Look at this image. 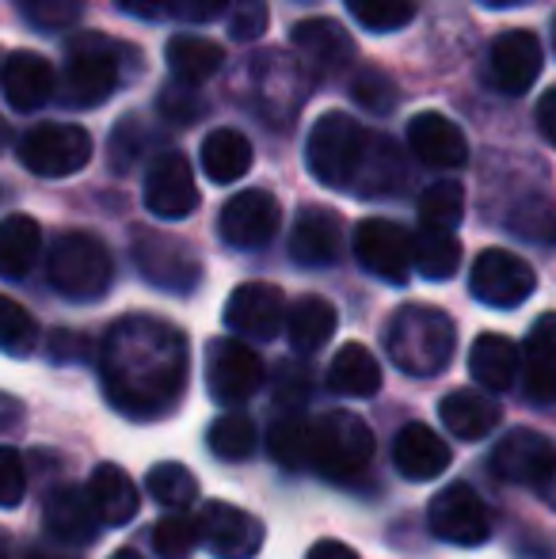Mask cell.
I'll return each instance as SVG.
<instances>
[{
    "label": "cell",
    "instance_id": "obj_1",
    "mask_svg": "<svg viewBox=\"0 0 556 559\" xmlns=\"http://www.w3.org/2000/svg\"><path fill=\"white\" fill-rule=\"evenodd\" d=\"M99 377L111 407L130 419L176 412L187 389V338L156 317H122L99 343Z\"/></svg>",
    "mask_w": 556,
    "mask_h": 559
},
{
    "label": "cell",
    "instance_id": "obj_2",
    "mask_svg": "<svg viewBox=\"0 0 556 559\" xmlns=\"http://www.w3.org/2000/svg\"><path fill=\"white\" fill-rule=\"evenodd\" d=\"M386 350L397 369L412 377H435L458 350L453 320L430 305H404L386 328Z\"/></svg>",
    "mask_w": 556,
    "mask_h": 559
},
{
    "label": "cell",
    "instance_id": "obj_3",
    "mask_svg": "<svg viewBox=\"0 0 556 559\" xmlns=\"http://www.w3.org/2000/svg\"><path fill=\"white\" fill-rule=\"evenodd\" d=\"M309 464L332 484H355L374 464V430L355 412L309 419Z\"/></svg>",
    "mask_w": 556,
    "mask_h": 559
},
{
    "label": "cell",
    "instance_id": "obj_4",
    "mask_svg": "<svg viewBox=\"0 0 556 559\" xmlns=\"http://www.w3.org/2000/svg\"><path fill=\"white\" fill-rule=\"evenodd\" d=\"M370 133L343 111H328L312 122L309 141H305V164H309L312 179L324 187H355L358 171L370 153Z\"/></svg>",
    "mask_w": 556,
    "mask_h": 559
},
{
    "label": "cell",
    "instance_id": "obj_5",
    "mask_svg": "<svg viewBox=\"0 0 556 559\" xmlns=\"http://www.w3.org/2000/svg\"><path fill=\"white\" fill-rule=\"evenodd\" d=\"M46 278L69 301H96L111 289L115 263L104 240L92 233H66L50 248L46 259Z\"/></svg>",
    "mask_w": 556,
    "mask_h": 559
},
{
    "label": "cell",
    "instance_id": "obj_6",
    "mask_svg": "<svg viewBox=\"0 0 556 559\" xmlns=\"http://www.w3.org/2000/svg\"><path fill=\"white\" fill-rule=\"evenodd\" d=\"M119 61L122 46H115L107 35H76L66 53V76H61V99L76 111L107 104L119 88Z\"/></svg>",
    "mask_w": 556,
    "mask_h": 559
},
{
    "label": "cell",
    "instance_id": "obj_7",
    "mask_svg": "<svg viewBox=\"0 0 556 559\" xmlns=\"http://www.w3.org/2000/svg\"><path fill=\"white\" fill-rule=\"evenodd\" d=\"M130 255L141 278L164 294H191L202 282V259L187 240L156 228H134L130 236Z\"/></svg>",
    "mask_w": 556,
    "mask_h": 559
},
{
    "label": "cell",
    "instance_id": "obj_8",
    "mask_svg": "<svg viewBox=\"0 0 556 559\" xmlns=\"http://www.w3.org/2000/svg\"><path fill=\"white\" fill-rule=\"evenodd\" d=\"M15 156H20V164L31 176L66 179V176H76L81 168H88L92 138L84 126H73V122H38L20 138Z\"/></svg>",
    "mask_w": 556,
    "mask_h": 559
},
{
    "label": "cell",
    "instance_id": "obj_9",
    "mask_svg": "<svg viewBox=\"0 0 556 559\" xmlns=\"http://www.w3.org/2000/svg\"><path fill=\"white\" fill-rule=\"evenodd\" d=\"M537 289L534 266L507 248H488L476 255L469 271V294L488 309H519Z\"/></svg>",
    "mask_w": 556,
    "mask_h": 559
},
{
    "label": "cell",
    "instance_id": "obj_10",
    "mask_svg": "<svg viewBox=\"0 0 556 559\" xmlns=\"http://www.w3.org/2000/svg\"><path fill=\"white\" fill-rule=\"evenodd\" d=\"M263 358L245 338H214L206 350V389L222 407H240L260 392Z\"/></svg>",
    "mask_w": 556,
    "mask_h": 559
},
{
    "label": "cell",
    "instance_id": "obj_11",
    "mask_svg": "<svg viewBox=\"0 0 556 559\" xmlns=\"http://www.w3.org/2000/svg\"><path fill=\"white\" fill-rule=\"evenodd\" d=\"M427 525L438 540L461 548H481L492 537V518L484 499L469 484H450L430 499Z\"/></svg>",
    "mask_w": 556,
    "mask_h": 559
},
{
    "label": "cell",
    "instance_id": "obj_12",
    "mask_svg": "<svg viewBox=\"0 0 556 559\" xmlns=\"http://www.w3.org/2000/svg\"><path fill=\"white\" fill-rule=\"evenodd\" d=\"M355 255L374 278L389 282V286H404L409 274L416 271L412 259V233L386 217H366L355 228Z\"/></svg>",
    "mask_w": 556,
    "mask_h": 559
},
{
    "label": "cell",
    "instance_id": "obj_13",
    "mask_svg": "<svg viewBox=\"0 0 556 559\" xmlns=\"http://www.w3.org/2000/svg\"><path fill=\"white\" fill-rule=\"evenodd\" d=\"M217 233L229 248L252 251L263 248V243L275 240L279 233V202L271 191L263 187H248V191H237L217 214Z\"/></svg>",
    "mask_w": 556,
    "mask_h": 559
},
{
    "label": "cell",
    "instance_id": "obj_14",
    "mask_svg": "<svg viewBox=\"0 0 556 559\" xmlns=\"http://www.w3.org/2000/svg\"><path fill=\"white\" fill-rule=\"evenodd\" d=\"M199 533H202V545L217 559H252L263 548V537H268L260 518L217 499L202 507Z\"/></svg>",
    "mask_w": 556,
    "mask_h": 559
},
{
    "label": "cell",
    "instance_id": "obj_15",
    "mask_svg": "<svg viewBox=\"0 0 556 559\" xmlns=\"http://www.w3.org/2000/svg\"><path fill=\"white\" fill-rule=\"evenodd\" d=\"M225 324L240 338H275L286 328V294L271 282H245L225 301Z\"/></svg>",
    "mask_w": 556,
    "mask_h": 559
},
{
    "label": "cell",
    "instance_id": "obj_16",
    "mask_svg": "<svg viewBox=\"0 0 556 559\" xmlns=\"http://www.w3.org/2000/svg\"><path fill=\"white\" fill-rule=\"evenodd\" d=\"M145 210L153 217H168V222H179V217L194 214L199 210V187H194V171L187 164L184 153H164L149 164L145 176Z\"/></svg>",
    "mask_w": 556,
    "mask_h": 559
},
{
    "label": "cell",
    "instance_id": "obj_17",
    "mask_svg": "<svg viewBox=\"0 0 556 559\" xmlns=\"http://www.w3.org/2000/svg\"><path fill=\"white\" fill-rule=\"evenodd\" d=\"M294 50L301 58V66L309 69L312 76L328 81V76H340L343 69L355 66V38L347 35V27L328 15H317V20H305L294 27Z\"/></svg>",
    "mask_w": 556,
    "mask_h": 559
},
{
    "label": "cell",
    "instance_id": "obj_18",
    "mask_svg": "<svg viewBox=\"0 0 556 559\" xmlns=\"http://www.w3.org/2000/svg\"><path fill=\"white\" fill-rule=\"evenodd\" d=\"M542 43H537L534 31L514 27L492 43L488 66H492V84H496L504 96H522V92L534 88L537 73H542Z\"/></svg>",
    "mask_w": 556,
    "mask_h": 559
},
{
    "label": "cell",
    "instance_id": "obj_19",
    "mask_svg": "<svg viewBox=\"0 0 556 559\" xmlns=\"http://www.w3.org/2000/svg\"><path fill=\"white\" fill-rule=\"evenodd\" d=\"M556 464V449L545 435L537 430H511V435L499 438L496 453H492V472H496L504 484H522L537 487L549 468Z\"/></svg>",
    "mask_w": 556,
    "mask_h": 559
},
{
    "label": "cell",
    "instance_id": "obj_20",
    "mask_svg": "<svg viewBox=\"0 0 556 559\" xmlns=\"http://www.w3.org/2000/svg\"><path fill=\"white\" fill-rule=\"evenodd\" d=\"M409 148L416 153L427 168L438 171H458L469 160V141L461 133V126H453L446 115L438 111H419L409 122Z\"/></svg>",
    "mask_w": 556,
    "mask_h": 559
},
{
    "label": "cell",
    "instance_id": "obj_21",
    "mask_svg": "<svg viewBox=\"0 0 556 559\" xmlns=\"http://www.w3.org/2000/svg\"><path fill=\"white\" fill-rule=\"evenodd\" d=\"M43 525L58 545H88L99 533V514L88 499V487H54L43 502Z\"/></svg>",
    "mask_w": 556,
    "mask_h": 559
},
{
    "label": "cell",
    "instance_id": "obj_22",
    "mask_svg": "<svg viewBox=\"0 0 556 559\" xmlns=\"http://www.w3.org/2000/svg\"><path fill=\"white\" fill-rule=\"evenodd\" d=\"M54 84H58V76H54V66L43 58V53L15 50L4 58V69H0V88H4V99L12 104V111L35 115L38 107L50 104Z\"/></svg>",
    "mask_w": 556,
    "mask_h": 559
},
{
    "label": "cell",
    "instance_id": "obj_23",
    "mask_svg": "<svg viewBox=\"0 0 556 559\" xmlns=\"http://www.w3.org/2000/svg\"><path fill=\"white\" fill-rule=\"evenodd\" d=\"M343 222L328 206H305L289 233V259L297 266H328L340 259Z\"/></svg>",
    "mask_w": 556,
    "mask_h": 559
},
{
    "label": "cell",
    "instance_id": "obj_24",
    "mask_svg": "<svg viewBox=\"0 0 556 559\" xmlns=\"http://www.w3.org/2000/svg\"><path fill=\"white\" fill-rule=\"evenodd\" d=\"M522 392L534 404H556V312L537 317L522 346Z\"/></svg>",
    "mask_w": 556,
    "mask_h": 559
},
{
    "label": "cell",
    "instance_id": "obj_25",
    "mask_svg": "<svg viewBox=\"0 0 556 559\" xmlns=\"http://www.w3.org/2000/svg\"><path fill=\"white\" fill-rule=\"evenodd\" d=\"M522 350L499 332H484L469 346V373L484 392H507L519 381Z\"/></svg>",
    "mask_w": 556,
    "mask_h": 559
},
{
    "label": "cell",
    "instance_id": "obj_26",
    "mask_svg": "<svg viewBox=\"0 0 556 559\" xmlns=\"http://www.w3.org/2000/svg\"><path fill=\"white\" fill-rule=\"evenodd\" d=\"M450 461H453L450 445H446L430 427H423V423H409V427L397 435L393 464L401 468V476L416 479V484L442 476V472L450 468Z\"/></svg>",
    "mask_w": 556,
    "mask_h": 559
},
{
    "label": "cell",
    "instance_id": "obj_27",
    "mask_svg": "<svg viewBox=\"0 0 556 559\" xmlns=\"http://www.w3.org/2000/svg\"><path fill=\"white\" fill-rule=\"evenodd\" d=\"M499 415L504 412H499L496 400L476 389L450 392V396H442V404H438L442 427L450 430L453 438H461V442H481V438H488L492 430L499 427Z\"/></svg>",
    "mask_w": 556,
    "mask_h": 559
},
{
    "label": "cell",
    "instance_id": "obj_28",
    "mask_svg": "<svg viewBox=\"0 0 556 559\" xmlns=\"http://www.w3.org/2000/svg\"><path fill=\"white\" fill-rule=\"evenodd\" d=\"M88 499H92V507H96L99 522H104L107 530H119V525H127L130 518L138 514L134 479H130L127 472H122L119 464H111V461H104V464H96V468H92Z\"/></svg>",
    "mask_w": 556,
    "mask_h": 559
},
{
    "label": "cell",
    "instance_id": "obj_29",
    "mask_svg": "<svg viewBox=\"0 0 556 559\" xmlns=\"http://www.w3.org/2000/svg\"><path fill=\"white\" fill-rule=\"evenodd\" d=\"M199 160H202L206 179H214V183H222V187L240 183V179L252 171V141H248L240 130L222 126V130L206 133Z\"/></svg>",
    "mask_w": 556,
    "mask_h": 559
},
{
    "label": "cell",
    "instance_id": "obj_30",
    "mask_svg": "<svg viewBox=\"0 0 556 559\" xmlns=\"http://www.w3.org/2000/svg\"><path fill=\"white\" fill-rule=\"evenodd\" d=\"M328 389L351 400H370L381 389V366L363 343H343L328 366Z\"/></svg>",
    "mask_w": 556,
    "mask_h": 559
},
{
    "label": "cell",
    "instance_id": "obj_31",
    "mask_svg": "<svg viewBox=\"0 0 556 559\" xmlns=\"http://www.w3.org/2000/svg\"><path fill=\"white\" fill-rule=\"evenodd\" d=\"M335 335V309L324 297H301L294 309H286V338L297 354H317Z\"/></svg>",
    "mask_w": 556,
    "mask_h": 559
},
{
    "label": "cell",
    "instance_id": "obj_32",
    "mask_svg": "<svg viewBox=\"0 0 556 559\" xmlns=\"http://www.w3.org/2000/svg\"><path fill=\"white\" fill-rule=\"evenodd\" d=\"M43 251V228L35 217L12 214L0 222V278H23Z\"/></svg>",
    "mask_w": 556,
    "mask_h": 559
},
{
    "label": "cell",
    "instance_id": "obj_33",
    "mask_svg": "<svg viewBox=\"0 0 556 559\" xmlns=\"http://www.w3.org/2000/svg\"><path fill=\"white\" fill-rule=\"evenodd\" d=\"M164 58L171 66V76H179L187 84L210 81L225 66V50L202 35H171L168 46H164Z\"/></svg>",
    "mask_w": 556,
    "mask_h": 559
},
{
    "label": "cell",
    "instance_id": "obj_34",
    "mask_svg": "<svg viewBox=\"0 0 556 559\" xmlns=\"http://www.w3.org/2000/svg\"><path fill=\"white\" fill-rule=\"evenodd\" d=\"M412 259H416V271L430 282H450L461 266V243L450 228H427L423 225L412 236Z\"/></svg>",
    "mask_w": 556,
    "mask_h": 559
},
{
    "label": "cell",
    "instance_id": "obj_35",
    "mask_svg": "<svg viewBox=\"0 0 556 559\" xmlns=\"http://www.w3.org/2000/svg\"><path fill=\"white\" fill-rule=\"evenodd\" d=\"M271 456L289 472L309 468V419L301 415V407H286V415L275 419V427H271Z\"/></svg>",
    "mask_w": 556,
    "mask_h": 559
},
{
    "label": "cell",
    "instance_id": "obj_36",
    "mask_svg": "<svg viewBox=\"0 0 556 559\" xmlns=\"http://www.w3.org/2000/svg\"><path fill=\"white\" fill-rule=\"evenodd\" d=\"M145 487H149V495L168 510H187L194 499H199V476L179 461L153 464Z\"/></svg>",
    "mask_w": 556,
    "mask_h": 559
},
{
    "label": "cell",
    "instance_id": "obj_37",
    "mask_svg": "<svg viewBox=\"0 0 556 559\" xmlns=\"http://www.w3.org/2000/svg\"><path fill=\"white\" fill-rule=\"evenodd\" d=\"M206 442H210V453L222 456V461H248L256 453V423L252 415H240V412H229L206 430Z\"/></svg>",
    "mask_w": 556,
    "mask_h": 559
},
{
    "label": "cell",
    "instance_id": "obj_38",
    "mask_svg": "<svg viewBox=\"0 0 556 559\" xmlns=\"http://www.w3.org/2000/svg\"><path fill=\"white\" fill-rule=\"evenodd\" d=\"M465 214V191L458 179H438L419 194V225L427 228H458Z\"/></svg>",
    "mask_w": 556,
    "mask_h": 559
},
{
    "label": "cell",
    "instance_id": "obj_39",
    "mask_svg": "<svg viewBox=\"0 0 556 559\" xmlns=\"http://www.w3.org/2000/svg\"><path fill=\"white\" fill-rule=\"evenodd\" d=\"M507 228H511L514 236H522V240L553 248L556 243V202H549L545 194H530V199H522L519 206L511 210Z\"/></svg>",
    "mask_w": 556,
    "mask_h": 559
},
{
    "label": "cell",
    "instance_id": "obj_40",
    "mask_svg": "<svg viewBox=\"0 0 556 559\" xmlns=\"http://www.w3.org/2000/svg\"><path fill=\"white\" fill-rule=\"evenodd\" d=\"M401 179H404V168H401V156H397L393 141L374 138L363 171H358L363 194H389L393 187H401Z\"/></svg>",
    "mask_w": 556,
    "mask_h": 559
},
{
    "label": "cell",
    "instance_id": "obj_41",
    "mask_svg": "<svg viewBox=\"0 0 556 559\" xmlns=\"http://www.w3.org/2000/svg\"><path fill=\"white\" fill-rule=\"evenodd\" d=\"M38 346V324L20 301L0 294V350L12 358H27Z\"/></svg>",
    "mask_w": 556,
    "mask_h": 559
},
{
    "label": "cell",
    "instance_id": "obj_42",
    "mask_svg": "<svg viewBox=\"0 0 556 559\" xmlns=\"http://www.w3.org/2000/svg\"><path fill=\"white\" fill-rule=\"evenodd\" d=\"M199 545H202L199 518L168 514L164 522H156V530H153V552H156V559H191Z\"/></svg>",
    "mask_w": 556,
    "mask_h": 559
},
{
    "label": "cell",
    "instance_id": "obj_43",
    "mask_svg": "<svg viewBox=\"0 0 556 559\" xmlns=\"http://www.w3.org/2000/svg\"><path fill=\"white\" fill-rule=\"evenodd\" d=\"M347 8L366 31H378V35L409 27L412 15H416L412 0H347Z\"/></svg>",
    "mask_w": 556,
    "mask_h": 559
},
{
    "label": "cell",
    "instance_id": "obj_44",
    "mask_svg": "<svg viewBox=\"0 0 556 559\" xmlns=\"http://www.w3.org/2000/svg\"><path fill=\"white\" fill-rule=\"evenodd\" d=\"M351 96H355V104L358 107H366L370 115H389L397 107V84L389 81L381 69H374V66H363L355 76H351Z\"/></svg>",
    "mask_w": 556,
    "mask_h": 559
},
{
    "label": "cell",
    "instance_id": "obj_45",
    "mask_svg": "<svg viewBox=\"0 0 556 559\" xmlns=\"http://www.w3.org/2000/svg\"><path fill=\"white\" fill-rule=\"evenodd\" d=\"M156 111H161L164 122H171V126H191L206 115V104H202V96L194 92V84H187L176 76V81L164 84L161 96H156Z\"/></svg>",
    "mask_w": 556,
    "mask_h": 559
},
{
    "label": "cell",
    "instance_id": "obj_46",
    "mask_svg": "<svg viewBox=\"0 0 556 559\" xmlns=\"http://www.w3.org/2000/svg\"><path fill=\"white\" fill-rule=\"evenodd\" d=\"M20 15L38 31H66L81 20L84 0H15Z\"/></svg>",
    "mask_w": 556,
    "mask_h": 559
},
{
    "label": "cell",
    "instance_id": "obj_47",
    "mask_svg": "<svg viewBox=\"0 0 556 559\" xmlns=\"http://www.w3.org/2000/svg\"><path fill=\"white\" fill-rule=\"evenodd\" d=\"M268 0H229L225 4V27L237 43H256L268 31Z\"/></svg>",
    "mask_w": 556,
    "mask_h": 559
},
{
    "label": "cell",
    "instance_id": "obj_48",
    "mask_svg": "<svg viewBox=\"0 0 556 559\" xmlns=\"http://www.w3.org/2000/svg\"><path fill=\"white\" fill-rule=\"evenodd\" d=\"M27 495V468H23V456L12 445H0V507L12 510Z\"/></svg>",
    "mask_w": 556,
    "mask_h": 559
},
{
    "label": "cell",
    "instance_id": "obj_49",
    "mask_svg": "<svg viewBox=\"0 0 556 559\" xmlns=\"http://www.w3.org/2000/svg\"><path fill=\"white\" fill-rule=\"evenodd\" d=\"M309 396H312V373H309V366H297V361H286V366H279V377H275V404L279 407H301Z\"/></svg>",
    "mask_w": 556,
    "mask_h": 559
},
{
    "label": "cell",
    "instance_id": "obj_50",
    "mask_svg": "<svg viewBox=\"0 0 556 559\" xmlns=\"http://www.w3.org/2000/svg\"><path fill=\"white\" fill-rule=\"evenodd\" d=\"M225 4L229 0H164V12L184 23H214L217 15H225Z\"/></svg>",
    "mask_w": 556,
    "mask_h": 559
},
{
    "label": "cell",
    "instance_id": "obj_51",
    "mask_svg": "<svg viewBox=\"0 0 556 559\" xmlns=\"http://www.w3.org/2000/svg\"><path fill=\"white\" fill-rule=\"evenodd\" d=\"M92 354V343L76 332H54L50 335V358L54 361H84Z\"/></svg>",
    "mask_w": 556,
    "mask_h": 559
},
{
    "label": "cell",
    "instance_id": "obj_52",
    "mask_svg": "<svg viewBox=\"0 0 556 559\" xmlns=\"http://www.w3.org/2000/svg\"><path fill=\"white\" fill-rule=\"evenodd\" d=\"M534 118H537V130H542V138L556 148V84H553L549 92H545L542 99H537Z\"/></svg>",
    "mask_w": 556,
    "mask_h": 559
},
{
    "label": "cell",
    "instance_id": "obj_53",
    "mask_svg": "<svg viewBox=\"0 0 556 559\" xmlns=\"http://www.w3.org/2000/svg\"><path fill=\"white\" fill-rule=\"evenodd\" d=\"M115 8L127 15H134V20H145V23H156L164 20V0H115Z\"/></svg>",
    "mask_w": 556,
    "mask_h": 559
},
{
    "label": "cell",
    "instance_id": "obj_54",
    "mask_svg": "<svg viewBox=\"0 0 556 559\" xmlns=\"http://www.w3.org/2000/svg\"><path fill=\"white\" fill-rule=\"evenodd\" d=\"M305 559H358V552L347 545H340V540H317Z\"/></svg>",
    "mask_w": 556,
    "mask_h": 559
},
{
    "label": "cell",
    "instance_id": "obj_55",
    "mask_svg": "<svg viewBox=\"0 0 556 559\" xmlns=\"http://www.w3.org/2000/svg\"><path fill=\"white\" fill-rule=\"evenodd\" d=\"M534 491L542 495V499L549 502V507H556V464H553V468H549V476H545L542 484L534 487Z\"/></svg>",
    "mask_w": 556,
    "mask_h": 559
},
{
    "label": "cell",
    "instance_id": "obj_56",
    "mask_svg": "<svg viewBox=\"0 0 556 559\" xmlns=\"http://www.w3.org/2000/svg\"><path fill=\"white\" fill-rule=\"evenodd\" d=\"M0 559H12V533L0 530Z\"/></svg>",
    "mask_w": 556,
    "mask_h": 559
},
{
    "label": "cell",
    "instance_id": "obj_57",
    "mask_svg": "<svg viewBox=\"0 0 556 559\" xmlns=\"http://www.w3.org/2000/svg\"><path fill=\"white\" fill-rule=\"evenodd\" d=\"M488 8H514V4H522V0H484Z\"/></svg>",
    "mask_w": 556,
    "mask_h": 559
},
{
    "label": "cell",
    "instance_id": "obj_58",
    "mask_svg": "<svg viewBox=\"0 0 556 559\" xmlns=\"http://www.w3.org/2000/svg\"><path fill=\"white\" fill-rule=\"evenodd\" d=\"M111 559H141V556L134 552V548H122V552H115Z\"/></svg>",
    "mask_w": 556,
    "mask_h": 559
},
{
    "label": "cell",
    "instance_id": "obj_59",
    "mask_svg": "<svg viewBox=\"0 0 556 559\" xmlns=\"http://www.w3.org/2000/svg\"><path fill=\"white\" fill-rule=\"evenodd\" d=\"M31 559H58V556H46L43 548H35V552H31Z\"/></svg>",
    "mask_w": 556,
    "mask_h": 559
},
{
    "label": "cell",
    "instance_id": "obj_60",
    "mask_svg": "<svg viewBox=\"0 0 556 559\" xmlns=\"http://www.w3.org/2000/svg\"><path fill=\"white\" fill-rule=\"evenodd\" d=\"M4 138H8V130H4V122H0V145H4Z\"/></svg>",
    "mask_w": 556,
    "mask_h": 559
},
{
    "label": "cell",
    "instance_id": "obj_61",
    "mask_svg": "<svg viewBox=\"0 0 556 559\" xmlns=\"http://www.w3.org/2000/svg\"><path fill=\"white\" fill-rule=\"evenodd\" d=\"M553 50H556V15H553Z\"/></svg>",
    "mask_w": 556,
    "mask_h": 559
}]
</instances>
